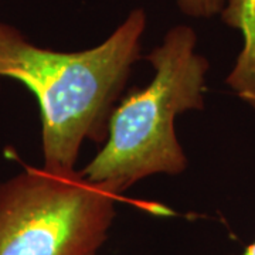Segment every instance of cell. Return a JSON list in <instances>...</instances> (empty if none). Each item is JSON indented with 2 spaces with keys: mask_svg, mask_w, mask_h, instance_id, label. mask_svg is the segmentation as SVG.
Returning <instances> with one entry per match:
<instances>
[{
  "mask_svg": "<svg viewBox=\"0 0 255 255\" xmlns=\"http://www.w3.org/2000/svg\"><path fill=\"white\" fill-rule=\"evenodd\" d=\"M146 23L143 10H132L97 47L63 53L37 47L0 21V78L21 82L36 97L46 170L77 173L84 142H105L111 115L140 55Z\"/></svg>",
  "mask_w": 255,
  "mask_h": 255,
  "instance_id": "1",
  "label": "cell"
},
{
  "mask_svg": "<svg viewBox=\"0 0 255 255\" xmlns=\"http://www.w3.org/2000/svg\"><path fill=\"white\" fill-rule=\"evenodd\" d=\"M221 14L224 23L240 30L244 38L228 85L255 108V0H228Z\"/></svg>",
  "mask_w": 255,
  "mask_h": 255,
  "instance_id": "4",
  "label": "cell"
},
{
  "mask_svg": "<svg viewBox=\"0 0 255 255\" xmlns=\"http://www.w3.org/2000/svg\"><path fill=\"white\" fill-rule=\"evenodd\" d=\"M196 44L193 28L176 26L147 54L155 75L115 107L102 149L80 172L87 182L121 196L145 177L186 170L174 121L186 111L204 108L209 61Z\"/></svg>",
  "mask_w": 255,
  "mask_h": 255,
  "instance_id": "2",
  "label": "cell"
},
{
  "mask_svg": "<svg viewBox=\"0 0 255 255\" xmlns=\"http://www.w3.org/2000/svg\"><path fill=\"white\" fill-rule=\"evenodd\" d=\"M240 255H255V240L254 243H251Z\"/></svg>",
  "mask_w": 255,
  "mask_h": 255,
  "instance_id": "6",
  "label": "cell"
},
{
  "mask_svg": "<svg viewBox=\"0 0 255 255\" xmlns=\"http://www.w3.org/2000/svg\"><path fill=\"white\" fill-rule=\"evenodd\" d=\"M119 200L80 172L27 167L0 182V255H98Z\"/></svg>",
  "mask_w": 255,
  "mask_h": 255,
  "instance_id": "3",
  "label": "cell"
},
{
  "mask_svg": "<svg viewBox=\"0 0 255 255\" xmlns=\"http://www.w3.org/2000/svg\"><path fill=\"white\" fill-rule=\"evenodd\" d=\"M179 9L186 16L196 18H209L223 13L228 0H176Z\"/></svg>",
  "mask_w": 255,
  "mask_h": 255,
  "instance_id": "5",
  "label": "cell"
}]
</instances>
